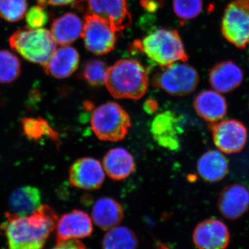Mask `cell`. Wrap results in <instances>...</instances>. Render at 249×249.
Instances as JSON below:
<instances>
[{
	"instance_id": "cell-1",
	"label": "cell",
	"mask_w": 249,
	"mask_h": 249,
	"mask_svg": "<svg viewBox=\"0 0 249 249\" xmlns=\"http://www.w3.org/2000/svg\"><path fill=\"white\" fill-rule=\"evenodd\" d=\"M58 219L53 208L41 204L27 216L6 213L0 229L6 236L9 249H42L55 230Z\"/></svg>"
},
{
	"instance_id": "cell-2",
	"label": "cell",
	"mask_w": 249,
	"mask_h": 249,
	"mask_svg": "<svg viewBox=\"0 0 249 249\" xmlns=\"http://www.w3.org/2000/svg\"><path fill=\"white\" fill-rule=\"evenodd\" d=\"M148 84L143 66L132 59L118 60L109 67L105 83L113 97L131 100L142 98L147 92Z\"/></svg>"
},
{
	"instance_id": "cell-3",
	"label": "cell",
	"mask_w": 249,
	"mask_h": 249,
	"mask_svg": "<svg viewBox=\"0 0 249 249\" xmlns=\"http://www.w3.org/2000/svg\"><path fill=\"white\" fill-rule=\"evenodd\" d=\"M134 50L138 51L164 69L178 61L188 60L184 45L177 30L157 29L141 40L134 41Z\"/></svg>"
},
{
	"instance_id": "cell-4",
	"label": "cell",
	"mask_w": 249,
	"mask_h": 249,
	"mask_svg": "<svg viewBox=\"0 0 249 249\" xmlns=\"http://www.w3.org/2000/svg\"><path fill=\"white\" fill-rule=\"evenodd\" d=\"M9 45L18 54L33 63L44 66L57 48L50 31L41 28L19 29L9 37Z\"/></svg>"
},
{
	"instance_id": "cell-5",
	"label": "cell",
	"mask_w": 249,
	"mask_h": 249,
	"mask_svg": "<svg viewBox=\"0 0 249 249\" xmlns=\"http://www.w3.org/2000/svg\"><path fill=\"white\" fill-rule=\"evenodd\" d=\"M132 124L128 113L120 105L107 102L96 108L91 117V128L100 140L116 142L128 133Z\"/></svg>"
},
{
	"instance_id": "cell-6",
	"label": "cell",
	"mask_w": 249,
	"mask_h": 249,
	"mask_svg": "<svg viewBox=\"0 0 249 249\" xmlns=\"http://www.w3.org/2000/svg\"><path fill=\"white\" fill-rule=\"evenodd\" d=\"M199 82V73L196 69L191 65L177 62L165 67L152 79L155 88L175 96L191 94L197 88Z\"/></svg>"
},
{
	"instance_id": "cell-7",
	"label": "cell",
	"mask_w": 249,
	"mask_h": 249,
	"mask_svg": "<svg viewBox=\"0 0 249 249\" xmlns=\"http://www.w3.org/2000/svg\"><path fill=\"white\" fill-rule=\"evenodd\" d=\"M222 33L226 40L237 48L249 45V0H234L224 10Z\"/></svg>"
},
{
	"instance_id": "cell-8",
	"label": "cell",
	"mask_w": 249,
	"mask_h": 249,
	"mask_svg": "<svg viewBox=\"0 0 249 249\" xmlns=\"http://www.w3.org/2000/svg\"><path fill=\"white\" fill-rule=\"evenodd\" d=\"M118 33L101 18L94 15L85 16L82 37L85 47L90 52L101 55L115 49Z\"/></svg>"
},
{
	"instance_id": "cell-9",
	"label": "cell",
	"mask_w": 249,
	"mask_h": 249,
	"mask_svg": "<svg viewBox=\"0 0 249 249\" xmlns=\"http://www.w3.org/2000/svg\"><path fill=\"white\" fill-rule=\"evenodd\" d=\"M209 127L212 132L215 146L226 154H235L243 150L248 139V131L245 124L235 119H228L211 123Z\"/></svg>"
},
{
	"instance_id": "cell-10",
	"label": "cell",
	"mask_w": 249,
	"mask_h": 249,
	"mask_svg": "<svg viewBox=\"0 0 249 249\" xmlns=\"http://www.w3.org/2000/svg\"><path fill=\"white\" fill-rule=\"evenodd\" d=\"M89 14L101 18L114 31L122 32L131 26L132 16L126 0H85Z\"/></svg>"
},
{
	"instance_id": "cell-11",
	"label": "cell",
	"mask_w": 249,
	"mask_h": 249,
	"mask_svg": "<svg viewBox=\"0 0 249 249\" xmlns=\"http://www.w3.org/2000/svg\"><path fill=\"white\" fill-rule=\"evenodd\" d=\"M70 181L73 187L86 191H95L102 186L105 171L101 162L91 157L75 160L69 170Z\"/></svg>"
},
{
	"instance_id": "cell-12",
	"label": "cell",
	"mask_w": 249,
	"mask_h": 249,
	"mask_svg": "<svg viewBox=\"0 0 249 249\" xmlns=\"http://www.w3.org/2000/svg\"><path fill=\"white\" fill-rule=\"evenodd\" d=\"M193 239L198 249H226L230 242V232L222 221L209 219L196 226Z\"/></svg>"
},
{
	"instance_id": "cell-13",
	"label": "cell",
	"mask_w": 249,
	"mask_h": 249,
	"mask_svg": "<svg viewBox=\"0 0 249 249\" xmlns=\"http://www.w3.org/2000/svg\"><path fill=\"white\" fill-rule=\"evenodd\" d=\"M155 142L170 150H178L180 147L181 127L178 116L171 111L160 113L154 118L150 128Z\"/></svg>"
},
{
	"instance_id": "cell-14",
	"label": "cell",
	"mask_w": 249,
	"mask_h": 249,
	"mask_svg": "<svg viewBox=\"0 0 249 249\" xmlns=\"http://www.w3.org/2000/svg\"><path fill=\"white\" fill-rule=\"evenodd\" d=\"M55 229L57 242L85 238L92 234V220L84 211L73 210L58 219Z\"/></svg>"
},
{
	"instance_id": "cell-15",
	"label": "cell",
	"mask_w": 249,
	"mask_h": 249,
	"mask_svg": "<svg viewBox=\"0 0 249 249\" xmlns=\"http://www.w3.org/2000/svg\"><path fill=\"white\" fill-rule=\"evenodd\" d=\"M217 205L224 217L230 220L239 219L249 209L248 188L239 183L226 186L221 192Z\"/></svg>"
},
{
	"instance_id": "cell-16",
	"label": "cell",
	"mask_w": 249,
	"mask_h": 249,
	"mask_svg": "<svg viewBox=\"0 0 249 249\" xmlns=\"http://www.w3.org/2000/svg\"><path fill=\"white\" fill-rule=\"evenodd\" d=\"M79 62L80 55L76 49L70 45L61 46L54 51L42 67L49 76L57 79H65L76 71Z\"/></svg>"
},
{
	"instance_id": "cell-17",
	"label": "cell",
	"mask_w": 249,
	"mask_h": 249,
	"mask_svg": "<svg viewBox=\"0 0 249 249\" xmlns=\"http://www.w3.org/2000/svg\"><path fill=\"white\" fill-rule=\"evenodd\" d=\"M244 72L235 62L224 61L214 65L209 73L211 87L219 93H229L242 85Z\"/></svg>"
},
{
	"instance_id": "cell-18",
	"label": "cell",
	"mask_w": 249,
	"mask_h": 249,
	"mask_svg": "<svg viewBox=\"0 0 249 249\" xmlns=\"http://www.w3.org/2000/svg\"><path fill=\"white\" fill-rule=\"evenodd\" d=\"M194 108L201 119L209 123L217 122L227 115L226 98L215 90H205L196 96Z\"/></svg>"
},
{
	"instance_id": "cell-19",
	"label": "cell",
	"mask_w": 249,
	"mask_h": 249,
	"mask_svg": "<svg viewBox=\"0 0 249 249\" xmlns=\"http://www.w3.org/2000/svg\"><path fill=\"white\" fill-rule=\"evenodd\" d=\"M102 165L107 176L114 181L128 178L136 168L133 156L123 147L110 149L103 157Z\"/></svg>"
},
{
	"instance_id": "cell-20",
	"label": "cell",
	"mask_w": 249,
	"mask_h": 249,
	"mask_svg": "<svg viewBox=\"0 0 249 249\" xmlns=\"http://www.w3.org/2000/svg\"><path fill=\"white\" fill-rule=\"evenodd\" d=\"M83 24L79 16L67 13L54 19L50 32L57 44L70 45L81 37Z\"/></svg>"
},
{
	"instance_id": "cell-21",
	"label": "cell",
	"mask_w": 249,
	"mask_h": 249,
	"mask_svg": "<svg viewBox=\"0 0 249 249\" xmlns=\"http://www.w3.org/2000/svg\"><path fill=\"white\" fill-rule=\"evenodd\" d=\"M91 217L96 226L105 231L119 226L124 217L120 203L109 197L98 199L93 205Z\"/></svg>"
},
{
	"instance_id": "cell-22",
	"label": "cell",
	"mask_w": 249,
	"mask_h": 249,
	"mask_svg": "<svg viewBox=\"0 0 249 249\" xmlns=\"http://www.w3.org/2000/svg\"><path fill=\"white\" fill-rule=\"evenodd\" d=\"M229 161L218 150H209L197 162V172L204 181L210 183L221 181L229 173Z\"/></svg>"
},
{
	"instance_id": "cell-23",
	"label": "cell",
	"mask_w": 249,
	"mask_h": 249,
	"mask_svg": "<svg viewBox=\"0 0 249 249\" xmlns=\"http://www.w3.org/2000/svg\"><path fill=\"white\" fill-rule=\"evenodd\" d=\"M41 201L42 196L38 188L23 186L13 192L9 198V206L14 213L27 216L40 207Z\"/></svg>"
},
{
	"instance_id": "cell-24",
	"label": "cell",
	"mask_w": 249,
	"mask_h": 249,
	"mask_svg": "<svg viewBox=\"0 0 249 249\" xmlns=\"http://www.w3.org/2000/svg\"><path fill=\"white\" fill-rule=\"evenodd\" d=\"M138 239L129 228L116 226L107 231L103 237V249H137Z\"/></svg>"
},
{
	"instance_id": "cell-25",
	"label": "cell",
	"mask_w": 249,
	"mask_h": 249,
	"mask_svg": "<svg viewBox=\"0 0 249 249\" xmlns=\"http://www.w3.org/2000/svg\"><path fill=\"white\" fill-rule=\"evenodd\" d=\"M22 127L23 133L30 140L39 141L49 137L55 142L58 141V134L42 118H24Z\"/></svg>"
},
{
	"instance_id": "cell-26",
	"label": "cell",
	"mask_w": 249,
	"mask_h": 249,
	"mask_svg": "<svg viewBox=\"0 0 249 249\" xmlns=\"http://www.w3.org/2000/svg\"><path fill=\"white\" fill-rule=\"evenodd\" d=\"M21 73V62L12 52L0 50V83L9 84L18 79Z\"/></svg>"
},
{
	"instance_id": "cell-27",
	"label": "cell",
	"mask_w": 249,
	"mask_h": 249,
	"mask_svg": "<svg viewBox=\"0 0 249 249\" xmlns=\"http://www.w3.org/2000/svg\"><path fill=\"white\" fill-rule=\"evenodd\" d=\"M108 68L107 64L103 60L93 59L85 64L80 76L90 86L101 87L106 83Z\"/></svg>"
},
{
	"instance_id": "cell-28",
	"label": "cell",
	"mask_w": 249,
	"mask_h": 249,
	"mask_svg": "<svg viewBox=\"0 0 249 249\" xmlns=\"http://www.w3.org/2000/svg\"><path fill=\"white\" fill-rule=\"evenodd\" d=\"M27 8V0H0V17L6 22H19L25 16Z\"/></svg>"
},
{
	"instance_id": "cell-29",
	"label": "cell",
	"mask_w": 249,
	"mask_h": 249,
	"mask_svg": "<svg viewBox=\"0 0 249 249\" xmlns=\"http://www.w3.org/2000/svg\"><path fill=\"white\" fill-rule=\"evenodd\" d=\"M173 10L178 18L191 19L201 14L203 0H173Z\"/></svg>"
},
{
	"instance_id": "cell-30",
	"label": "cell",
	"mask_w": 249,
	"mask_h": 249,
	"mask_svg": "<svg viewBox=\"0 0 249 249\" xmlns=\"http://www.w3.org/2000/svg\"><path fill=\"white\" fill-rule=\"evenodd\" d=\"M25 18L27 27L32 29H41L48 22L49 14L45 6L37 4L27 11Z\"/></svg>"
},
{
	"instance_id": "cell-31",
	"label": "cell",
	"mask_w": 249,
	"mask_h": 249,
	"mask_svg": "<svg viewBox=\"0 0 249 249\" xmlns=\"http://www.w3.org/2000/svg\"><path fill=\"white\" fill-rule=\"evenodd\" d=\"M52 249H87L85 246L78 240H68L57 242Z\"/></svg>"
},
{
	"instance_id": "cell-32",
	"label": "cell",
	"mask_w": 249,
	"mask_h": 249,
	"mask_svg": "<svg viewBox=\"0 0 249 249\" xmlns=\"http://www.w3.org/2000/svg\"><path fill=\"white\" fill-rule=\"evenodd\" d=\"M141 4L147 11H156L160 6L159 0H141Z\"/></svg>"
},
{
	"instance_id": "cell-33",
	"label": "cell",
	"mask_w": 249,
	"mask_h": 249,
	"mask_svg": "<svg viewBox=\"0 0 249 249\" xmlns=\"http://www.w3.org/2000/svg\"><path fill=\"white\" fill-rule=\"evenodd\" d=\"M85 0H47V3L53 6H63L67 5L78 4Z\"/></svg>"
},
{
	"instance_id": "cell-34",
	"label": "cell",
	"mask_w": 249,
	"mask_h": 249,
	"mask_svg": "<svg viewBox=\"0 0 249 249\" xmlns=\"http://www.w3.org/2000/svg\"><path fill=\"white\" fill-rule=\"evenodd\" d=\"M159 105L157 101L153 98H149L144 103V110L148 114H153L158 109Z\"/></svg>"
},
{
	"instance_id": "cell-35",
	"label": "cell",
	"mask_w": 249,
	"mask_h": 249,
	"mask_svg": "<svg viewBox=\"0 0 249 249\" xmlns=\"http://www.w3.org/2000/svg\"><path fill=\"white\" fill-rule=\"evenodd\" d=\"M159 246H160V249H168V247H165V246L162 245V244H160Z\"/></svg>"
}]
</instances>
